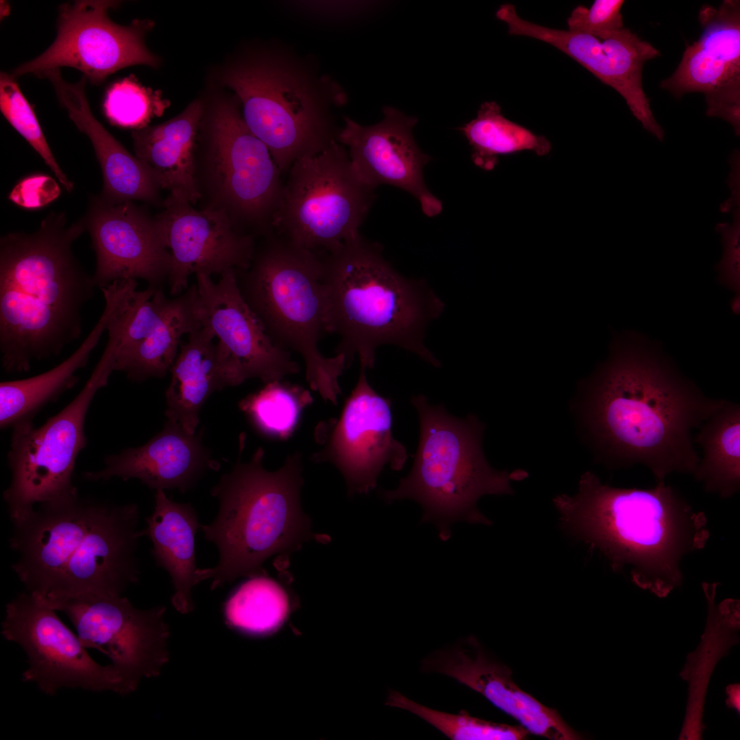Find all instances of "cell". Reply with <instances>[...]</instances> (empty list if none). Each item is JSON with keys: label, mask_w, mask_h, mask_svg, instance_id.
Here are the masks:
<instances>
[{"label": "cell", "mask_w": 740, "mask_h": 740, "mask_svg": "<svg viewBox=\"0 0 740 740\" xmlns=\"http://www.w3.org/2000/svg\"><path fill=\"white\" fill-rule=\"evenodd\" d=\"M47 602L69 619L84 647L108 657L122 678L127 694L134 692L143 678L158 676L169 660V630L164 606L139 609L123 595Z\"/></svg>", "instance_id": "obj_15"}, {"label": "cell", "mask_w": 740, "mask_h": 740, "mask_svg": "<svg viewBox=\"0 0 740 740\" xmlns=\"http://www.w3.org/2000/svg\"><path fill=\"white\" fill-rule=\"evenodd\" d=\"M114 1H75L59 7L57 36L40 56L12 71L17 78L69 66L81 71L94 85H99L114 73L133 65L157 68L159 58L151 52L145 36L154 23L135 19L130 25L113 22L108 10L117 8Z\"/></svg>", "instance_id": "obj_14"}, {"label": "cell", "mask_w": 740, "mask_h": 740, "mask_svg": "<svg viewBox=\"0 0 740 740\" xmlns=\"http://www.w3.org/2000/svg\"><path fill=\"white\" fill-rule=\"evenodd\" d=\"M195 276L199 320L218 338L224 388L251 378L266 384L299 371L290 352L274 343L244 299L236 271L225 272L217 282L206 274Z\"/></svg>", "instance_id": "obj_17"}, {"label": "cell", "mask_w": 740, "mask_h": 740, "mask_svg": "<svg viewBox=\"0 0 740 740\" xmlns=\"http://www.w3.org/2000/svg\"><path fill=\"white\" fill-rule=\"evenodd\" d=\"M289 610L288 597L275 580L258 575L241 584L225 603L224 613L232 627L250 634L276 630Z\"/></svg>", "instance_id": "obj_34"}, {"label": "cell", "mask_w": 740, "mask_h": 740, "mask_svg": "<svg viewBox=\"0 0 740 740\" xmlns=\"http://www.w3.org/2000/svg\"><path fill=\"white\" fill-rule=\"evenodd\" d=\"M731 308H732V310L733 312H735L736 314L739 313V295H738V296H736V297L735 299H732V301L731 302Z\"/></svg>", "instance_id": "obj_43"}, {"label": "cell", "mask_w": 740, "mask_h": 740, "mask_svg": "<svg viewBox=\"0 0 740 740\" xmlns=\"http://www.w3.org/2000/svg\"><path fill=\"white\" fill-rule=\"evenodd\" d=\"M214 338L205 325L188 334L169 371L165 416L190 434L196 433L199 414L207 399L224 388Z\"/></svg>", "instance_id": "obj_29"}, {"label": "cell", "mask_w": 740, "mask_h": 740, "mask_svg": "<svg viewBox=\"0 0 740 740\" xmlns=\"http://www.w3.org/2000/svg\"><path fill=\"white\" fill-rule=\"evenodd\" d=\"M60 194L57 182L44 173H34L21 179L8 198L20 207L38 209L56 199Z\"/></svg>", "instance_id": "obj_41"}, {"label": "cell", "mask_w": 740, "mask_h": 740, "mask_svg": "<svg viewBox=\"0 0 740 740\" xmlns=\"http://www.w3.org/2000/svg\"><path fill=\"white\" fill-rule=\"evenodd\" d=\"M139 509L78 493L38 504L13 523V570L27 591L50 602L123 595L138 581Z\"/></svg>", "instance_id": "obj_2"}, {"label": "cell", "mask_w": 740, "mask_h": 740, "mask_svg": "<svg viewBox=\"0 0 740 740\" xmlns=\"http://www.w3.org/2000/svg\"><path fill=\"white\" fill-rule=\"evenodd\" d=\"M197 299L196 284L174 297L161 322L136 346L116 357L114 371L137 382L164 377L177 356L182 336L202 326Z\"/></svg>", "instance_id": "obj_30"}, {"label": "cell", "mask_w": 740, "mask_h": 740, "mask_svg": "<svg viewBox=\"0 0 740 740\" xmlns=\"http://www.w3.org/2000/svg\"><path fill=\"white\" fill-rule=\"evenodd\" d=\"M1 634L27 655L23 681L46 695L64 689L127 694L115 668L95 661L56 610L37 595L25 591L6 604Z\"/></svg>", "instance_id": "obj_13"}, {"label": "cell", "mask_w": 740, "mask_h": 740, "mask_svg": "<svg viewBox=\"0 0 740 740\" xmlns=\"http://www.w3.org/2000/svg\"><path fill=\"white\" fill-rule=\"evenodd\" d=\"M553 502L567 532L599 550L614 571L628 569L635 585L660 598L682 584V558L710 536L704 514L665 481L650 489L614 487L587 471L575 495Z\"/></svg>", "instance_id": "obj_3"}, {"label": "cell", "mask_w": 740, "mask_h": 740, "mask_svg": "<svg viewBox=\"0 0 740 740\" xmlns=\"http://www.w3.org/2000/svg\"><path fill=\"white\" fill-rule=\"evenodd\" d=\"M273 232L302 248L331 252L360 233L375 189L354 168L345 146L295 162L286 173Z\"/></svg>", "instance_id": "obj_12"}, {"label": "cell", "mask_w": 740, "mask_h": 740, "mask_svg": "<svg viewBox=\"0 0 740 740\" xmlns=\"http://www.w3.org/2000/svg\"><path fill=\"white\" fill-rule=\"evenodd\" d=\"M459 130L472 149L473 163L484 171L493 170L500 156L530 151L539 156L547 155L550 142L543 136L506 119L495 101L483 103L477 116Z\"/></svg>", "instance_id": "obj_33"}, {"label": "cell", "mask_w": 740, "mask_h": 740, "mask_svg": "<svg viewBox=\"0 0 740 740\" xmlns=\"http://www.w3.org/2000/svg\"><path fill=\"white\" fill-rule=\"evenodd\" d=\"M382 120L365 126L347 116L337 140L347 148L351 162L362 181L375 189L388 184L414 196L429 217L442 211V203L428 188L423 168L430 157L417 146L412 130L417 119L385 106Z\"/></svg>", "instance_id": "obj_22"}, {"label": "cell", "mask_w": 740, "mask_h": 740, "mask_svg": "<svg viewBox=\"0 0 740 740\" xmlns=\"http://www.w3.org/2000/svg\"><path fill=\"white\" fill-rule=\"evenodd\" d=\"M264 456L260 447L248 462L239 457L212 487L219 512L212 523L201 524L199 529L217 546L219 560L214 567L197 568V584L211 580L213 590L241 576L262 575L268 558L293 551L311 538L300 504L301 454L288 456L275 471L265 469Z\"/></svg>", "instance_id": "obj_7"}, {"label": "cell", "mask_w": 740, "mask_h": 740, "mask_svg": "<svg viewBox=\"0 0 740 740\" xmlns=\"http://www.w3.org/2000/svg\"><path fill=\"white\" fill-rule=\"evenodd\" d=\"M323 261L319 252L271 233L256 245L249 267L236 271L244 299L277 345L298 353L310 388L337 404L342 354L327 358L319 342L327 332Z\"/></svg>", "instance_id": "obj_9"}, {"label": "cell", "mask_w": 740, "mask_h": 740, "mask_svg": "<svg viewBox=\"0 0 740 740\" xmlns=\"http://www.w3.org/2000/svg\"><path fill=\"white\" fill-rule=\"evenodd\" d=\"M86 230L51 212L32 233L0 240V352L3 371L27 372L59 355L82 331V312L96 288L72 251Z\"/></svg>", "instance_id": "obj_4"}, {"label": "cell", "mask_w": 740, "mask_h": 740, "mask_svg": "<svg viewBox=\"0 0 740 740\" xmlns=\"http://www.w3.org/2000/svg\"><path fill=\"white\" fill-rule=\"evenodd\" d=\"M39 77L51 82L70 119L92 143L103 179L99 197L112 204L138 200L162 206L161 188L149 166L132 155L94 116L85 91L86 77L83 75L78 82L70 83L63 79L60 69L45 71Z\"/></svg>", "instance_id": "obj_25"}, {"label": "cell", "mask_w": 740, "mask_h": 740, "mask_svg": "<svg viewBox=\"0 0 740 740\" xmlns=\"http://www.w3.org/2000/svg\"><path fill=\"white\" fill-rule=\"evenodd\" d=\"M724 401L705 394L660 344L631 331L615 336L570 407L596 463L641 465L658 482L673 473L693 475L699 460L693 431Z\"/></svg>", "instance_id": "obj_1"}, {"label": "cell", "mask_w": 740, "mask_h": 740, "mask_svg": "<svg viewBox=\"0 0 740 740\" xmlns=\"http://www.w3.org/2000/svg\"><path fill=\"white\" fill-rule=\"evenodd\" d=\"M83 219L96 255L95 287L128 279L161 287L168 280L171 256L156 216L133 201L112 204L92 195Z\"/></svg>", "instance_id": "obj_20"}, {"label": "cell", "mask_w": 740, "mask_h": 740, "mask_svg": "<svg viewBox=\"0 0 740 740\" xmlns=\"http://www.w3.org/2000/svg\"><path fill=\"white\" fill-rule=\"evenodd\" d=\"M202 435L203 430L190 434L178 423L167 420L163 429L145 444L107 456L102 469L85 471L83 477L95 482L136 478L155 491L177 489L184 493L206 471L220 468L203 445Z\"/></svg>", "instance_id": "obj_24"}, {"label": "cell", "mask_w": 740, "mask_h": 740, "mask_svg": "<svg viewBox=\"0 0 740 740\" xmlns=\"http://www.w3.org/2000/svg\"><path fill=\"white\" fill-rule=\"evenodd\" d=\"M388 704L417 715L453 740H521L528 734L523 726L481 719L465 711L451 714L432 709L397 691L391 694Z\"/></svg>", "instance_id": "obj_36"}, {"label": "cell", "mask_w": 740, "mask_h": 740, "mask_svg": "<svg viewBox=\"0 0 740 740\" xmlns=\"http://www.w3.org/2000/svg\"><path fill=\"white\" fill-rule=\"evenodd\" d=\"M703 32L661 87L677 97L691 92L706 96L709 116L722 118L740 134V3L726 0L700 11Z\"/></svg>", "instance_id": "obj_21"}, {"label": "cell", "mask_w": 740, "mask_h": 740, "mask_svg": "<svg viewBox=\"0 0 740 740\" xmlns=\"http://www.w3.org/2000/svg\"><path fill=\"white\" fill-rule=\"evenodd\" d=\"M496 16L510 35L533 38L556 47L624 97L643 127L663 141L665 132L656 121L642 86L645 62L660 56L653 45L624 27L606 38L552 29L521 18L513 5H502Z\"/></svg>", "instance_id": "obj_18"}, {"label": "cell", "mask_w": 740, "mask_h": 740, "mask_svg": "<svg viewBox=\"0 0 740 740\" xmlns=\"http://www.w3.org/2000/svg\"><path fill=\"white\" fill-rule=\"evenodd\" d=\"M718 584H702L708 608L704 631L697 648L687 655L680 673L688 684V697L679 740L702 739L706 729L703 722L705 698L711 676L720 659L739 643L740 602L728 598L716 604Z\"/></svg>", "instance_id": "obj_27"}, {"label": "cell", "mask_w": 740, "mask_h": 740, "mask_svg": "<svg viewBox=\"0 0 740 740\" xmlns=\"http://www.w3.org/2000/svg\"><path fill=\"white\" fill-rule=\"evenodd\" d=\"M726 693L728 695V698L726 700V704L729 708L735 710L739 715L740 684L735 683L728 685L726 687Z\"/></svg>", "instance_id": "obj_42"}, {"label": "cell", "mask_w": 740, "mask_h": 740, "mask_svg": "<svg viewBox=\"0 0 740 740\" xmlns=\"http://www.w3.org/2000/svg\"><path fill=\"white\" fill-rule=\"evenodd\" d=\"M147 524L145 535L153 543L152 556L172 580L171 603L178 612L188 613L193 610L191 591L197 584L195 535L201 525L197 513L190 503L175 502L158 489Z\"/></svg>", "instance_id": "obj_28"}, {"label": "cell", "mask_w": 740, "mask_h": 740, "mask_svg": "<svg viewBox=\"0 0 740 740\" xmlns=\"http://www.w3.org/2000/svg\"><path fill=\"white\" fill-rule=\"evenodd\" d=\"M223 84L238 99L248 129L283 174L297 160L338 141L334 110L344 90L311 60L275 47L249 53L226 69Z\"/></svg>", "instance_id": "obj_6"}, {"label": "cell", "mask_w": 740, "mask_h": 740, "mask_svg": "<svg viewBox=\"0 0 740 740\" xmlns=\"http://www.w3.org/2000/svg\"><path fill=\"white\" fill-rule=\"evenodd\" d=\"M234 96L206 108L195 153V184L201 208L223 212L241 232L264 237L273 233L283 173L245 125Z\"/></svg>", "instance_id": "obj_10"}, {"label": "cell", "mask_w": 740, "mask_h": 740, "mask_svg": "<svg viewBox=\"0 0 740 740\" xmlns=\"http://www.w3.org/2000/svg\"><path fill=\"white\" fill-rule=\"evenodd\" d=\"M693 437L702 449L693 473L706 492L730 498L740 489V405L725 399Z\"/></svg>", "instance_id": "obj_32"}, {"label": "cell", "mask_w": 740, "mask_h": 740, "mask_svg": "<svg viewBox=\"0 0 740 740\" xmlns=\"http://www.w3.org/2000/svg\"><path fill=\"white\" fill-rule=\"evenodd\" d=\"M117 349V342L108 338L80 392L42 426L35 427L33 420H26L12 427L8 453L11 481L3 495L12 522L26 516L36 504L78 493L73 475L77 458L87 445L86 415L114 371Z\"/></svg>", "instance_id": "obj_11"}, {"label": "cell", "mask_w": 740, "mask_h": 740, "mask_svg": "<svg viewBox=\"0 0 740 740\" xmlns=\"http://www.w3.org/2000/svg\"><path fill=\"white\" fill-rule=\"evenodd\" d=\"M323 261L327 332L338 336L335 354L345 356L347 367L357 355L360 366L372 369L375 351L384 345L441 365L424 338L445 305L426 282L401 275L384 258L380 246L360 233Z\"/></svg>", "instance_id": "obj_5"}, {"label": "cell", "mask_w": 740, "mask_h": 740, "mask_svg": "<svg viewBox=\"0 0 740 740\" xmlns=\"http://www.w3.org/2000/svg\"><path fill=\"white\" fill-rule=\"evenodd\" d=\"M732 209V223H720L715 227L716 231L722 234L724 246L723 256L717 264L716 269L719 273V282L730 289L739 293L740 284L739 206H733L730 210Z\"/></svg>", "instance_id": "obj_40"}, {"label": "cell", "mask_w": 740, "mask_h": 740, "mask_svg": "<svg viewBox=\"0 0 740 740\" xmlns=\"http://www.w3.org/2000/svg\"><path fill=\"white\" fill-rule=\"evenodd\" d=\"M168 103L159 92L148 89L129 77L110 86L103 106L112 124L136 130L147 126L154 116L162 115Z\"/></svg>", "instance_id": "obj_38"}, {"label": "cell", "mask_w": 740, "mask_h": 740, "mask_svg": "<svg viewBox=\"0 0 740 740\" xmlns=\"http://www.w3.org/2000/svg\"><path fill=\"white\" fill-rule=\"evenodd\" d=\"M97 323L80 346L66 360L51 369L29 378L3 381L0 384V426L12 427L22 421L33 420L46 405L56 401L79 381L75 373L86 367L90 354L106 332Z\"/></svg>", "instance_id": "obj_31"}, {"label": "cell", "mask_w": 740, "mask_h": 740, "mask_svg": "<svg viewBox=\"0 0 740 740\" xmlns=\"http://www.w3.org/2000/svg\"><path fill=\"white\" fill-rule=\"evenodd\" d=\"M367 369L360 366L339 418L316 428L315 437L323 447L312 456L340 470L349 495L368 493L376 486L385 465L401 471L408 456L406 447L393 436L391 400L371 386Z\"/></svg>", "instance_id": "obj_16"}, {"label": "cell", "mask_w": 740, "mask_h": 740, "mask_svg": "<svg viewBox=\"0 0 740 740\" xmlns=\"http://www.w3.org/2000/svg\"><path fill=\"white\" fill-rule=\"evenodd\" d=\"M11 73L0 74V110L10 124L44 160L66 191L74 185L62 171L50 149L36 115Z\"/></svg>", "instance_id": "obj_37"}, {"label": "cell", "mask_w": 740, "mask_h": 740, "mask_svg": "<svg viewBox=\"0 0 740 740\" xmlns=\"http://www.w3.org/2000/svg\"><path fill=\"white\" fill-rule=\"evenodd\" d=\"M206 108L197 99L175 117L132 132L135 156L149 166L161 189L181 195L193 206L199 201L194 162Z\"/></svg>", "instance_id": "obj_26"}, {"label": "cell", "mask_w": 740, "mask_h": 740, "mask_svg": "<svg viewBox=\"0 0 740 740\" xmlns=\"http://www.w3.org/2000/svg\"><path fill=\"white\" fill-rule=\"evenodd\" d=\"M312 401L308 390L281 380L264 384L238 406L262 434L284 440L294 432L303 410Z\"/></svg>", "instance_id": "obj_35"}, {"label": "cell", "mask_w": 740, "mask_h": 740, "mask_svg": "<svg viewBox=\"0 0 740 740\" xmlns=\"http://www.w3.org/2000/svg\"><path fill=\"white\" fill-rule=\"evenodd\" d=\"M422 670L454 678L518 720L531 733L554 740L581 739L556 710L522 691L513 680L511 671L492 660L473 637L429 655L423 660Z\"/></svg>", "instance_id": "obj_23"}, {"label": "cell", "mask_w": 740, "mask_h": 740, "mask_svg": "<svg viewBox=\"0 0 740 740\" xmlns=\"http://www.w3.org/2000/svg\"><path fill=\"white\" fill-rule=\"evenodd\" d=\"M416 408L420 436L410 473L393 490L382 491L387 503L411 500L423 509L422 523H432L442 541L457 521L490 525L478 509L486 495H508L512 482L526 478L522 469L498 471L488 463L482 447L485 426L469 414L455 417L423 395L410 400Z\"/></svg>", "instance_id": "obj_8"}, {"label": "cell", "mask_w": 740, "mask_h": 740, "mask_svg": "<svg viewBox=\"0 0 740 740\" xmlns=\"http://www.w3.org/2000/svg\"><path fill=\"white\" fill-rule=\"evenodd\" d=\"M623 0H595L590 8L576 7L567 20L568 30L606 38L622 29Z\"/></svg>", "instance_id": "obj_39"}, {"label": "cell", "mask_w": 740, "mask_h": 740, "mask_svg": "<svg viewBox=\"0 0 740 740\" xmlns=\"http://www.w3.org/2000/svg\"><path fill=\"white\" fill-rule=\"evenodd\" d=\"M156 219L171 256L168 283L176 297L188 288L189 277L211 276L247 269L255 237L238 231L223 212L197 209L184 197L169 193Z\"/></svg>", "instance_id": "obj_19"}]
</instances>
